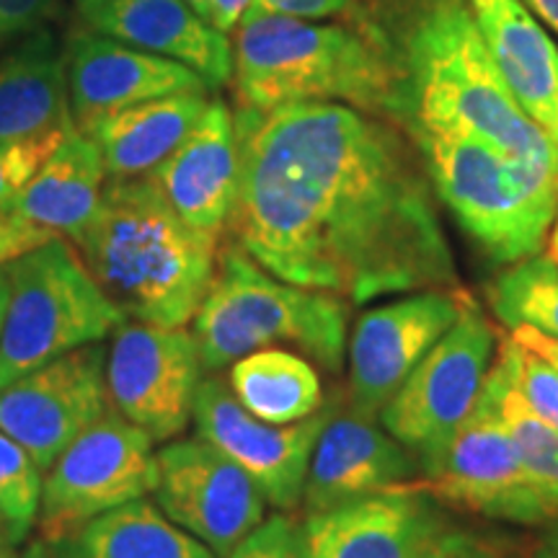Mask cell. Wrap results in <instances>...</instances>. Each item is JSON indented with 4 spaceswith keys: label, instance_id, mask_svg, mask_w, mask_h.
<instances>
[{
    "label": "cell",
    "instance_id": "29",
    "mask_svg": "<svg viewBox=\"0 0 558 558\" xmlns=\"http://www.w3.org/2000/svg\"><path fill=\"white\" fill-rule=\"evenodd\" d=\"M45 476L16 439L0 432V522L19 546L39 520Z\"/></svg>",
    "mask_w": 558,
    "mask_h": 558
},
{
    "label": "cell",
    "instance_id": "35",
    "mask_svg": "<svg viewBox=\"0 0 558 558\" xmlns=\"http://www.w3.org/2000/svg\"><path fill=\"white\" fill-rule=\"evenodd\" d=\"M501 550L492 541L481 538L471 530L445 527L422 558H499Z\"/></svg>",
    "mask_w": 558,
    "mask_h": 558
},
{
    "label": "cell",
    "instance_id": "14",
    "mask_svg": "<svg viewBox=\"0 0 558 558\" xmlns=\"http://www.w3.org/2000/svg\"><path fill=\"white\" fill-rule=\"evenodd\" d=\"M109 411L114 409L101 341L73 349L0 390V432L16 439L41 473Z\"/></svg>",
    "mask_w": 558,
    "mask_h": 558
},
{
    "label": "cell",
    "instance_id": "6",
    "mask_svg": "<svg viewBox=\"0 0 558 558\" xmlns=\"http://www.w3.org/2000/svg\"><path fill=\"white\" fill-rule=\"evenodd\" d=\"M205 373L267 347L303 354L329 373H341L349 339V300L284 282L228 241L218 269L192 318Z\"/></svg>",
    "mask_w": 558,
    "mask_h": 558
},
{
    "label": "cell",
    "instance_id": "26",
    "mask_svg": "<svg viewBox=\"0 0 558 558\" xmlns=\"http://www.w3.org/2000/svg\"><path fill=\"white\" fill-rule=\"evenodd\" d=\"M228 386L241 407L269 424H295L326 407L318 369L303 354L267 347L228 367Z\"/></svg>",
    "mask_w": 558,
    "mask_h": 558
},
{
    "label": "cell",
    "instance_id": "17",
    "mask_svg": "<svg viewBox=\"0 0 558 558\" xmlns=\"http://www.w3.org/2000/svg\"><path fill=\"white\" fill-rule=\"evenodd\" d=\"M437 505L407 484L305 514V558H422L448 527Z\"/></svg>",
    "mask_w": 558,
    "mask_h": 558
},
{
    "label": "cell",
    "instance_id": "20",
    "mask_svg": "<svg viewBox=\"0 0 558 558\" xmlns=\"http://www.w3.org/2000/svg\"><path fill=\"white\" fill-rule=\"evenodd\" d=\"M94 32L107 34L192 68L209 88L233 81V47L186 0H107L83 11Z\"/></svg>",
    "mask_w": 558,
    "mask_h": 558
},
{
    "label": "cell",
    "instance_id": "2",
    "mask_svg": "<svg viewBox=\"0 0 558 558\" xmlns=\"http://www.w3.org/2000/svg\"><path fill=\"white\" fill-rule=\"evenodd\" d=\"M73 243L124 316L166 329L197 316L220 251V235L181 220L148 177L111 179Z\"/></svg>",
    "mask_w": 558,
    "mask_h": 558
},
{
    "label": "cell",
    "instance_id": "46",
    "mask_svg": "<svg viewBox=\"0 0 558 558\" xmlns=\"http://www.w3.org/2000/svg\"><path fill=\"white\" fill-rule=\"evenodd\" d=\"M75 3H78V9L83 13V11H88V9H96V5L107 3V0H75Z\"/></svg>",
    "mask_w": 558,
    "mask_h": 558
},
{
    "label": "cell",
    "instance_id": "40",
    "mask_svg": "<svg viewBox=\"0 0 558 558\" xmlns=\"http://www.w3.org/2000/svg\"><path fill=\"white\" fill-rule=\"evenodd\" d=\"M525 3L546 21L550 29L558 32V0H525Z\"/></svg>",
    "mask_w": 558,
    "mask_h": 558
},
{
    "label": "cell",
    "instance_id": "7",
    "mask_svg": "<svg viewBox=\"0 0 558 558\" xmlns=\"http://www.w3.org/2000/svg\"><path fill=\"white\" fill-rule=\"evenodd\" d=\"M3 269L11 295L0 329V390L73 349L99 344L128 320L65 235Z\"/></svg>",
    "mask_w": 558,
    "mask_h": 558
},
{
    "label": "cell",
    "instance_id": "41",
    "mask_svg": "<svg viewBox=\"0 0 558 558\" xmlns=\"http://www.w3.org/2000/svg\"><path fill=\"white\" fill-rule=\"evenodd\" d=\"M9 295H11L9 275H5V269H0V329H3L5 308H9Z\"/></svg>",
    "mask_w": 558,
    "mask_h": 558
},
{
    "label": "cell",
    "instance_id": "23",
    "mask_svg": "<svg viewBox=\"0 0 558 558\" xmlns=\"http://www.w3.org/2000/svg\"><path fill=\"white\" fill-rule=\"evenodd\" d=\"M104 186L107 166L99 145L73 124L9 213L73 241L99 209Z\"/></svg>",
    "mask_w": 558,
    "mask_h": 558
},
{
    "label": "cell",
    "instance_id": "5",
    "mask_svg": "<svg viewBox=\"0 0 558 558\" xmlns=\"http://www.w3.org/2000/svg\"><path fill=\"white\" fill-rule=\"evenodd\" d=\"M435 194L501 267L541 254L558 209V169L520 160L473 132L409 122Z\"/></svg>",
    "mask_w": 558,
    "mask_h": 558
},
{
    "label": "cell",
    "instance_id": "36",
    "mask_svg": "<svg viewBox=\"0 0 558 558\" xmlns=\"http://www.w3.org/2000/svg\"><path fill=\"white\" fill-rule=\"evenodd\" d=\"M349 5H352V0H251L246 13H271V16L318 21L339 16Z\"/></svg>",
    "mask_w": 558,
    "mask_h": 558
},
{
    "label": "cell",
    "instance_id": "21",
    "mask_svg": "<svg viewBox=\"0 0 558 558\" xmlns=\"http://www.w3.org/2000/svg\"><path fill=\"white\" fill-rule=\"evenodd\" d=\"M486 50L520 109L558 145V47L525 0H469Z\"/></svg>",
    "mask_w": 558,
    "mask_h": 558
},
{
    "label": "cell",
    "instance_id": "22",
    "mask_svg": "<svg viewBox=\"0 0 558 558\" xmlns=\"http://www.w3.org/2000/svg\"><path fill=\"white\" fill-rule=\"evenodd\" d=\"M207 104V90H181L109 111L81 132L99 145L109 179H140L179 148Z\"/></svg>",
    "mask_w": 558,
    "mask_h": 558
},
{
    "label": "cell",
    "instance_id": "3",
    "mask_svg": "<svg viewBox=\"0 0 558 558\" xmlns=\"http://www.w3.org/2000/svg\"><path fill=\"white\" fill-rule=\"evenodd\" d=\"M388 50L407 88L401 128L409 122L458 128L509 156L558 169V145L509 94L469 0H416L399 32V47Z\"/></svg>",
    "mask_w": 558,
    "mask_h": 558
},
{
    "label": "cell",
    "instance_id": "11",
    "mask_svg": "<svg viewBox=\"0 0 558 558\" xmlns=\"http://www.w3.org/2000/svg\"><path fill=\"white\" fill-rule=\"evenodd\" d=\"M205 380L192 331L124 320L107 352L109 403L153 442H169L192 424Z\"/></svg>",
    "mask_w": 558,
    "mask_h": 558
},
{
    "label": "cell",
    "instance_id": "8",
    "mask_svg": "<svg viewBox=\"0 0 558 558\" xmlns=\"http://www.w3.org/2000/svg\"><path fill=\"white\" fill-rule=\"evenodd\" d=\"M499 333L492 318L469 298L450 331L429 349L380 411V424L414 452L418 465L442 448L481 399Z\"/></svg>",
    "mask_w": 558,
    "mask_h": 558
},
{
    "label": "cell",
    "instance_id": "13",
    "mask_svg": "<svg viewBox=\"0 0 558 558\" xmlns=\"http://www.w3.org/2000/svg\"><path fill=\"white\" fill-rule=\"evenodd\" d=\"M153 497L166 518L218 558H226L267 518L259 486L199 437L169 439L156 452Z\"/></svg>",
    "mask_w": 558,
    "mask_h": 558
},
{
    "label": "cell",
    "instance_id": "31",
    "mask_svg": "<svg viewBox=\"0 0 558 558\" xmlns=\"http://www.w3.org/2000/svg\"><path fill=\"white\" fill-rule=\"evenodd\" d=\"M70 128H73V122L39 132V135L0 140V213H9L19 194L24 192V186L45 166V160L52 156Z\"/></svg>",
    "mask_w": 558,
    "mask_h": 558
},
{
    "label": "cell",
    "instance_id": "33",
    "mask_svg": "<svg viewBox=\"0 0 558 558\" xmlns=\"http://www.w3.org/2000/svg\"><path fill=\"white\" fill-rule=\"evenodd\" d=\"M60 9V0H0V47L41 29Z\"/></svg>",
    "mask_w": 558,
    "mask_h": 558
},
{
    "label": "cell",
    "instance_id": "15",
    "mask_svg": "<svg viewBox=\"0 0 558 558\" xmlns=\"http://www.w3.org/2000/svg\"><path fill=\"white\" fill-rule=\"evenodd\" d=\"M331 409L333 401L295 424L262 422L248 414L228 383L213 373L199 383L192 422L199 439L218 448L259 486L269 507L292 512L303 499L313 445Z\"/></svg>",
    "mask_w": 558,
    "mask_h": 558
},
{
    "label": "cell",
    "instance_id": "24",
    "mask_svg": "<svg viewBox=\"0 0 558 558\" xmlns=\"http://www.w3.org/2000/svg\"><path fill=\"white\" fill-rule=\"evenodd\" d=\"M73 122L65 54L50 32H34L0 60V140L39 135Z\"/></svg>",
    "mask_w": 558,
    "mask_h": 558
},
{
    "label": "cell",
    "instance_id": "10",
    "mask_svg": "<svg viewBox=\"0 0 558 558\" xmlns=\"http://www.w3.org/2000/svg\"><path fill=\"white\" fill-rule=\"evenodd\" d=\"M409 486L422 488L439 505H450L488 520L546 525L527 471L501 422L486 386L465 422L422 463V476Z\"/></svg>",
    "mask_w": 558,
    "mask_h": 558
},
{
    "label": "cell",
    "instance_id": "34",
    "mask_svg": "<svg viewBox=\"0 0 558 558\" xmlns=\"http://www.w3.org/2000/svg\"><path fill=\"white\" fill-rule=\"evenodd\" d=\"M50 239H54L50 230L34 226L13 213H0V269Z\"/></svg>",
    "mask_w": 558,
    "mask_h": 558
},
{
    "label": "cell",
    "instance_id": "27",
    "mask_svg": "<svg viewBox=\"0 0 558 558\" xmlns=\"http://www.w3.org/2000/svg\"><path fill=\"white\" fill-rule=\"evenodd\" d=\"M486 393L497 407L501 422L520 452L543 514L546 520L558 518V432L530 411L499 360H494L492 373L486 378Z\"/></svg>",
    "mask_w": 558,
    "mask_h": 558
},
{
    "label": "cell",
    "instance_id": "25",
    "mask_svg": "<svg viewBox=\"0 0 558 558\" xmlns=\"http://www.w3.org/2000/svg\"><path fill=\"white\" fill-rule=\"evenodd\" d=\"M47 546L54 558H218L148 499L109 509Z\"/></svg>",
    "mask_w": 558,
    "mask_h": 558
},
{
    "label": "cell",
    "instance_id": "42",
    "mask_svg": "<svg viewBox=\"0 0 558 558\" xmlns=\"http://www.w3.org/2000/svg\"><path fill=\"white\" fill-rule=\"evenodd\" d=\"M16 558H54V556H52V550L45 541H41V543L37 541V543H32V546L26 548L24 554H19Z\"/></svg>",
    "mask_w": 558,
    "mask_h": 558
},
{
    "label": "cell",
    "instance_id": "12",
    "mask_svg": "<svg viewBox=\"0 0 558 558\" xmlns=\"http://www.w3.org/2000/svg\"><path fill=\"white\" fill-rule=\"evenodd\" d=\"M469 298L460 288L418 290L362 313L347 339L349 409L378 418L418 362L460 318Z\"/></svg>",
    "mask_w": 558,
    "mask_h": 558
},
{
    "label": "cell",
    "instance_id": "48",
    "mask_svg": "<svg viewBox=\"0 0 558 558\" xmlns=\"http://www.w3.org/2000/svg\"><path fill=\"white\" fill-rule=\"evenodd\" d=\"M499 558H505V556H499Z\"/></svg>",
    "mask_w": 558,
    "mask_h": 558
},
{
    "label": "cell",
    "instance_id": "1",
    "mask_svg": "<svg viewBox=\"0 0 558 558\" xmlns=\"http://www.w3.org/2000/svg\"><path fill=\"white\" fill-rule=\"evenodd\" d=\"M230 241L264 269L352 305L460 288L422 153L403 128L333 101L239 107Z\"/></svg>",
    "mask_w": 558,
    "mask_h": 558
},
{
    "label": "cell",
    "instance_id": "16",
    "mask_svg": "<svg viewBox=\"0 0 558 558\" xmlns=\"http://www.w3.org/2000/svg\"><path fill=\"white\" fill-rule=\"evenodd\" d=\"M333 409L313 445L303 499L305 514L407 486L422 476L418 458L383 427L380 418Z\"/></svg>",
    "mask_w": 558,
    "mask_h": 558
},
{
    "label": "cell",
    "instance_id": "37",
    "mask_svg": "<svg viewBox=\"0 0 558 558\" xmlns=\"http://www.w3.org/2000/svg\"><path fill=\"white\" fill-rule=\"evenodd\" d=\"M251 0H209L207 5V21L215 29L228 34L239 29L243 13L248 11Z\"/></svg>",
    "mask_w": 558,
    "mask_h": 558
},
{
    "label": "cell",
    "instance_id": "32",
    "mask_svg": "<svg viewBox=\"0 0 558 558\" xmlns=\"http://www.w3.org/2000/svg\"><path fill=\"white\" fill-rule=\"evenodd\" d=\"M226 558H305L303 527L284 512L264 518Z\"/></svg>",
    "mask_w": 558,
    "mask_h": 558
},
{
    "label": "cell",
    "instance_id": "30",
    "mask_svg": "<svg viewBox=\"0 0 558 558\" xmlns=\"http://www.w3.org/2000/svg\"><path fill=\"white\" fill-rule=\"evenodd\" d=\"M497 360L530 411L558 432V369L518 344L509 333L499 341Z\"/></svg>",
    "mask_w": 558,
    "mask_h": 558
},
{
    "label": "cell",
    "instance_id": "45",
    "mask_svg": "<svg viewBox=\"0 0 558 558\" xmlns=\"http://www.w3.org/2000/svg\"><path fill=\"white\" fill-rule=\"evenodd\" d=\"M186 3H190L192 9L199 13L202 19H207V5H209V0H186Z\"/></svg>",
    "mask_w": 558,
    "mask_h": 558
},
{
    "label": "cell",
    "instance_id": "44",
    "mask_svg": "<svg viewBox=\"0 0 558 558\" xmlns=\"http://www.w3.org/2000/svg\"><path fill=\"white\" fill-rule=\"evenodd\" d=\"M0 558H16V554H13V543L3 530H0Z\"/></svg>",
    "mask_w": 558,
    "mask_h": 558
},
{
    "label": "cell",
    "instance_id": "19",
    "mask_svg": "<svg viewBox=\"0 0 558 558\" xmlns=\"http://www.w3.org/2000/svg\"><path fill=\"white\" fill-rule=\"evenodd\" d=\"M148 179L181 220L220 235L233 215L241 179L235 114L228 104L209 101L190 135Z\"/></svg>",
    "mask_w": 558,
    "mask_h": 558
},
{
    "label": "cell",
    "instance_id": "43",
    "mask_svg": "<svg viewBox=\"0 0 558 558\" xmlns=\"http://www.w3.org/2000/svg\"><path fill=\"white\" fill-rule=\"evenodd\" d=\"M546 254L550 256L558 264V209H556V218H554V226H550V233H548V243H546Z\"/></svg>",
    "mask_w": 558,
    "mask_h": 558
},
{
    "label": "cell",
    "instance_id": "39",
    "mask_svg": "<svg viewBox=\"0 0 558 558\" xmlns=\"http://www.w3.org/2000/svg\"><path fill=\"white\" fill-rule=\"evenodd\" d=\"M527 558H558V518L546 522V530L541 533V538L535 541L533 550Z\"/></svg>",
    "mask_w": 558,
    "mask_h": 558
},
{
    "label": "cell",
    "instance_id": "47",
    "mask_svg": "<svg viewBox=\"0 0 558 558\" xmlns=\"http://www.w3.org/2000/svg\"><path fill=\"white\" fill-rule=\"evenodd\" d=\"M0 530H3V533H5V527H3V522H0ZM5 535H9V533H5ZM13 543V541H11Z\"/></svg>",
    "mask_w": 558,
    "mask_h": 558
},
{
    "label": "cell",
    "instance_id": "38",
    "mask_svg": "<svg viewBox=\"0 0 558 558\" xmlns=\"http://www.w3.org/2000/svg\"><path fill=\"white\" fill-rule=\"evenodd\" d=\"M509 337L558 369V339H550L546 333L535 331L533 326H514V329H509Z\"/></svg>",
    "mask_w": 558,
    "mask_h": 558
},
{
    "label": "cell",
    "instance_id": "28",
    "mask_svg": "<svg viewBox=\"0 0 558 558\" xmlns=\"http://www.w3.org/2000/svg\"><path fill=\"white\" fill-rule=\"evenodd\" d=\"M492 313L509 329L533 326L558 339V264L548 254L505 267L486 288Z\"/></svg>",
    "mask_w": 558,
    "mask_h": 558
},
{
    "label": "cell",
    "instance_id": "18",
    "mask_svg": "<svg viewBox=\"0 0 558 558\" xmlns=\"http://www.w3.org/2000/svg\"><path fill=\"white\" fill-rule=\"evenodd\" d=\"M65 75L70 117L78 130L96 117L132 104L209 88L192 68L94 29L68 37Z\"/></svg>",
    "mask_w": 558,
    "mask_h": 558
},
{
    "label": "cell",
    "instance_id": "9",
    "mask_svg": "<svg viewBox=\"0 0 558 558\" xmlns=\"http://www.w3.org/2000/svg\"><path fill=\"white\" fill-rule=\"evenodd\" d=\"M153 488V439L117 411H109L73 439L47 471L37 520L41 541L65 538L109 509L145 499Z\"/></svg>",
    "mask_w": 558,
    "mask_h": 558
},
{
    "label": "cell",
    "instance_id": "4",
    "mask_svg": "<svg viewBox=\"0 0 558 558\" xmlns=\"http://www.w3.org/2000/svg\"><path fill=\"white\" fill-rule=\"evenodd\" d=\"M239 107L333 101L396 124L407 120L401 70L383 39L344 24L246 13L235 29Z\"/></svg>",
    "mask_w": 558,
    "mask_h": 558
}]
</instances>
